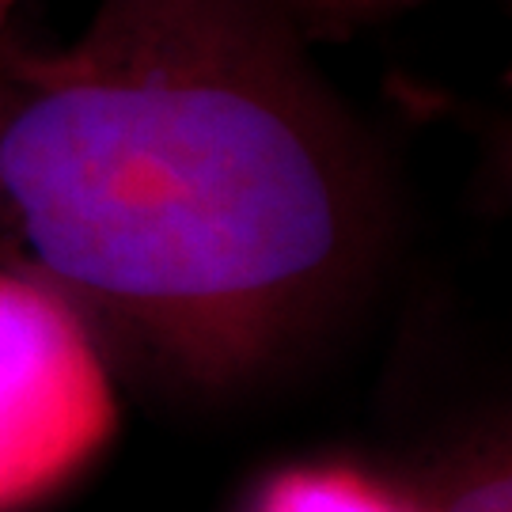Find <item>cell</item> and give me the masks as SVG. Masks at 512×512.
I'll return each instance as SVG.
<instances>
[{
	"label": "cell",
	"mask_w": 512,
	"mask_h": 512,
	"mask_svg": "<svg viewBox=\"0 0 512 512\" xmlns=\"http://www.w3.org/2000/svg\"><path fill=\"white\" fill-rule=\"evenodd\" d=\"M406 4H418V0H289L293 16L300 19V27L311 38L346 35L353 27L391 16V12H399Z\"/></svg>",
	"instance_id": "cell-5"
},
{
	"label": "cell",
	"mask_w": 512,
	"mask_h": 512,
	"mask_svg": "<svg viewBox=\"0 0 512 512\" xmlns=\"http://www.w3.org/2000/svg\"><path fill=\"white\" fill-rule=\"evenodd\" d=\"M308 38L289 0H99L57 50L0 42V262L164 391L277 376L384 258L380 148Z\"/></svg>",
	"instance_id": "cell-1"
},
{
	"label": "cell",
	"mask_w": 512,
	"mask_h": 512,
	"mask_svg": "<svg viewBox=\"0 0 512 512\" xmlns=\"http://www.w3.org/2000/svg\"><path fill=\"white\" fill-rule=\"evenodd\" d=\"M247 512H421L410 486L353 463H293L255 490Z\"/></svg>",
	"instance_id": "cell-4"
},
{
	"label": "cell",
	"mask_w": 512,
	"mask_h": 512,
	"mask_svg": "<svg viewBox=\"0 0 512 512\" xmlns=\"http://www.w3.org/2000/svg\"><path fill=\"white\" fill-rule=\"evenodd\" d=\"M12 4H16V0H0V35H4V23L12 16Z\"/></svg>",
	"instance_id": "cell-6"
},
{
	"label": "cell",
	"mask_w": 512,
	"mask_h": 512,
	"mask_svg": "<svg viewBox=\"0 0 512 512\" xmlns=\"http://www.w3.org/2000/svg\"><path fill=\"white\" fill-rule=\"evenodd\" d=\"M118 429L110 361L61 296L0 262V512L69 490Z\"/></svg>",
	"instance_id": "cell-2"
},
{
	"label": "cell",
	"mask_w": 512,
	"mask_h": 512,
	"mask_svg": "<svg viewBox=\"0 0 512 512\" xmlns=\"http://www.w3.org/2000/svg\"><path fill=\"white\" fill-rule=\"evenodd\" d=\"M421 512H512V448L505 425H482L433 459L410 486Z\"/></svg>",
	"instance_id": "cell-3"
}]
</instances>
